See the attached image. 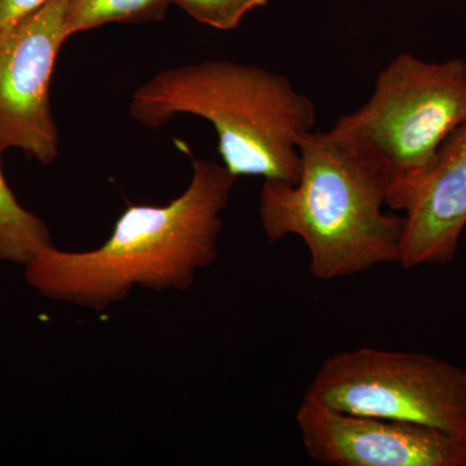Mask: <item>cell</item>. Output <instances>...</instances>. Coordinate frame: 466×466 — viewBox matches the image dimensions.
I'll use <instances>...</instances> for the list:
<instances>
[{"label": "cell", "mask_w": 466, "mask_h": 466, "mask_svg": "<svg viewBox=\"0 0 466 466\" xmlns=\"http://www.w3.org/2000/svg\"><path fill=\"white\" fill-rule=\"evenodd\" d=\"M235 180L223 164L193 158L182 195L164 207L128 205L97 249L41 251L25 266L27 284L46 299L95 311L122 302L137 285L188 290L218 258Z\"/></svg>", "instance_id": "1"}, {"label": "cell", "mask_w": 466, "mask_h": 466, "mask_svg": "<svg viewBox=\"0 0 466 466\" xmlns=\"http://www.w3.org/2000/svg\"><path fill=\"white\" fill-rule=\"evenodd\" d=\"M299 149V182L265 180L260 191L267 238H302L309 271L323 281L400 265L404 216L383 210L388 182L381 167L332 130L309 131Z\"/></svg>", "instance_id": "2"}, {"label": "cell", "mask_w": 466, "mask_h": 466, "mask_svg": "<svg viewBox=\"0 0 466 466\" xmlns=\"http://www.w3.org/2000/svg\"><path fill=\"white\" fill-rule=\"evenodd\" d=\"M131 116L159 128L179 115L213 125L223 167L238 177L296 184L299 142L314 131V101L289 78L249 64L204 61L162 70L134 92Z\"/></svg>", "instance_id": "3"}, {"label": "cell", "mask_w": 466, "mask_h": 466, "mask_svg": "<svg viewBox=\"0 0 466 466\" xmlns=\"http://www.w3.org/2000/svg\"><path fill=\"white\" fill-rule=\"evenodd\" d=\"M466 124V61L400 54L377 76L364 106L330 130L379 165L388 208L406 211L451 135Z\"/></svg>", "instance_id": "4"}, {"label": "cell", "mask_w": 466, "mask_h": 466, "mask_svg": "<svg viewBox=\"0 0 466 466\" xmlns=\"http://www.w3.org/2000/svg\"><path fill=\"white\" fill-rule=\"evenodd\" d=\"M339 412L466 437V370L421 352L348 350L319 368L305 397Z\"/></svg>", "instance_id": "5"}, {"label": "cell", "mask_w": 466, "mask_h": 466, "mask_svg": "<svg viewBox=\"0 0 466 466\" xmlns=\"http://www.w3.org/2000/svg\"><path fill=\"white\" fill-rule=\"evenodd\" d=\"M70 0H47L0 30V153L18 149L48 167L60 134L51 106L58 52L67 41Z\"/></svg>", "instance_id": "6"}, {"label": "cell", "mask_w": 466, "mask_h": 466, "mask_svg": "<svg viewBox=\"0 0 466 466\" xmlns=\"http://www.w3.org/2000/svg\"><path fill=\"white\" fill-rule=\"evenodd\" d=\"M303 449L329 466H466V437L431 426L339 412L303 398Z\"/></svg>", "instance_id": "7"}, {"label": "cell", "mask_w": 466, "mask_h": 466, "mask_svg": "<svg viewBox=\"0 0 466 466\" xmlns=\"http://www.w3.org/2000/svg\"><path fill=\"white\" fill-rule=\"evenodd\" d=\"M466 227V124L441 146L404 211L400 265H449Z\"/></svg>", "instance_id": "8"}, {"label": "cell", "mask_w": 466, "mask_h": 466, "mask_svg": "<svg viewBox=\"0 0 466 466\" xmlns=\"http://www.w3.org/2000/svg\"><path fill=\"white\" fill-rule=\"evenodd\" d=\"M51 247L50 228L18 202L0 167V260L25 267Z\"/></svg>", "instance_id": "9"}, {"label": "cell", "mask_w": 466, "mask_h": 466, "mask_svg": "<svg viewBox=\"0 0 466 466\" xmlns=\"http://www.w3.org/2000/svg\"><path fill=\"white\" fill-rule=\"evenodd\" d=\"M173 0H70L67 35L108 24H144L165 17Z\"/></svg>", "instance_id": "10"}, {"label": "cell", "mask_w": 466, "mask_h": 466, "mask_svg": "<svg viewBox=\"0 0 466 466\" xmlns=\"http://www.w3.org/2000/svg\"><path fill=\"white\" fill-rule=\"evenodd\" d=\"M173 3L202 25L228 32L240 26L251 11L265 7L268 0H173Z\"/></svg>", "instance_id": "11"}, {"label": "cell", "mask_w": 466, "mask_h": 466, "mask_svg": "<svg viewBox=\"0 0 466 466\" xmlns=\"http://www.w3.org/2000/svg\"><path fill=\"white\" fill-rule=\"evenodd\" d=\"M47 0H0V30L14 25Z\"/></svg>", "instance_id": "12"}]
</instances>
